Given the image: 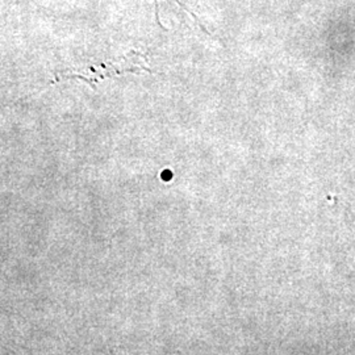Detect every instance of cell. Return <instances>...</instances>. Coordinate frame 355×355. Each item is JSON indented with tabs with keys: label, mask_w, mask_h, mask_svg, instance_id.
Wrapping results in <instances>:
<instances>
[{
	"label": "cell",
	"mask_w": 355,
	"mask_h": 355,
	"mask_svg": "<svg viewBox=\"0 0 355 355\" xmlns=\"http://www.w3.org/2000/svg\"><path fill=\"white\" fill-rule=\"evenodd\" d=\"M142 71H152L146 57L142 53L137 51H130L123 58L114 61V62H105L101 64H91L86 67H78V69H71L66 71H60L54 80H62V79H71V78H78L83 79L87 83H91V86H95L99 80L104 78H110L114 76H123L125 73H142Z\"/></svg>",
	"instance_id": "cell-1"
}]
</instances>
